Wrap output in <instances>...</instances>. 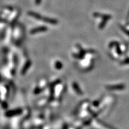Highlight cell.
<instances>
[{
  "label": "cell",
  "instance_id": "obj_6",
  "mask_svg": "<svg viewBox=\"0 0 129 129\" xmlns=\"http://www.w3.org/2000/svg\"><path fill=\"white\" fill-rule=\"evenodd\" d=\"M121 29L123 30L124 32H126V34H127L129 36V29H127V28L124 26H121Z\"/></svg>",
  "mask_w": 129,
  "mask_h": 129
},
{
  "label": "cell",
  "instance_id": "obj_2",
  "mask_svg": "<svg viewBox=\"0 0 129 129\" xmlns=\"http://www.w3.org/2000/svg\"><path fill=\"white\" fill-rule=\"evenodd\" d=\"M47 31V28L44 26H41L36 27V28H34V29H31L30 31V33L31 34H35L38 33V32H45V31Z\"/></svg>",
  "mask_w": 129,
  "mask_h": 129
},
{
  "label": "cell",
  "instance_id": "obj_3",
  "mask_svg": "<svg viewBox=\"0 0 129 129\" xmlns=\"http://www.w3.org/2000/svg\"><path fill=\"white\" fill-rule=\"evenodd\" d=\"M93 16L96 17H100V18L102 19V20H109L111 18V16H110V15L100 14V13H94V14H93Z\"/></svg>",
  "mask_w": 129,
  "mask_h": 129
},
{
  "label": "cell",
  "instance_id": "obj_1",
  "mask_svg": "<svg viewBox=\"0 0 129 129\" xmlns=\"http://www.w3.org/2000/svg\"><path fill=\"white\" fill-rule=\"evenodd\" d=\"M28 15L31 17H34V18L36 19L39 20H41V21L44 22L46 23H48L51 24V25H57V23H58V20H56V19H51L49 18V17H43L41 16L40 14L37 13H35L34 12H28Z\"/></svg>",
  "mask_w": 129,
  "mask_h": 129
},
{
  "label": "cell",
  "instance_id": "obj_5",
  "mask_svg": "<svg viewBox=\"0 0 129 129\" xmlns=\"http://www.w3.org/2000/svg\"><path fill=\"white\" fill-rule=\"evenodd\" d=\"M55 66L56 68L58 69V70H60V69H61L62 68V66H63V65H62V63H61L60 62H59V61H58V62H56Z\"/></svg>",
  "mask_w": 129,
  "mask_h": 129
},
{
  "label": "cell",
  "instance_id": "obj_7",
  "mask_svg": "<svg viewBox=\"0 0 129 129\" xmlns=\"http://www.w3.org/2000/svg\"><path fill=\"white\" fill-rule=\"evenodd\" d=\"M123 63H129V59H126V60H124Z\"/></svg>",
  "mask_w": 129,
  "mask_h": 129
},
{
  "label": "cell",
  "instance_id": "obj_4",
  "mask_svg": "<svg viewBox=\"0 0 129 129\" xmlns=\"http://www.w3.org/2000/svg\"><path fill=\"white\" fill-rule=\"evenodd\" d=\"M31 62H30V61H28V62H26L25 67H23V68L22 70V74H25L26 72L27 71L28 69L29 68L30 66H31Z\"/></svg>",
  "mask_w": 129,
  "mask_h": 129
},
{
  "label": "cell",
  "instance_id": "obj_8",
  "mask_svg": "<svg viewBox=\"0 0 129 129\" xmlns=\"http://www.w3.org/2000/svg\"><path fill=\"white\" fill-rule=\"evenodd\" d=\"M40 2H41V0H36V3L37 4H40Z\"/></svg>",
  "mask_w": 129,
  "mask_h": 129
},
{
  "label": "cell",
  "instance_id": "obj_9",
  "mask_svg": "<svg viewBox=\"0 0 129 129\" xmlns=\"http://www.w3.org/2000/svg\"></svg>",
  "mask_w": 129,
  "mask_h": 129
}]
</instances>
